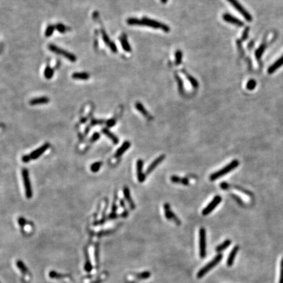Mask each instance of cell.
I'll return each mask as SVG.
<instances>
[{
  "label": "cell",
  "instance_id": "5",
  "mask_svg": "<svg viewBox=\"0 0 283 283\" xmlns=\"http://www.w3.org/2000/svg\"><path fill=\"white\" fill-rule=\"evenodd\" d=\"M22 176L23 179L24 187H25L26 197L28 199H30L32 197V190L30 184L29 174H28V170L26 168H23L22 171Z\"/></svg>",
  "mask_w": 283,
  "mask_h": 283
},
{
  "label": "cell",
  "instance_id": "31",
  "mask_svg": "<svg viewBox=\"0 0 283 283\" xmlns=\"http://www.w3.org/2000/svg\"><path fill=\"white\" fill-rule=\"evenodd\" d=\"M54 75V70L53 69H52L49 66L45 68V71H44V76L46 79H50L52 77H53Z\"/></svg>",
  "mask_w": 283,
  "mask_h": 283
},
{
  "label": "cell",
  "instance_id": "7",
  "mask_svg": "<svg viewBox=\"0 0 283 283\" xmlns=\"http://www.w3.org/2000/svg\"><path fill=\"white\" fill-rule=\"evenodd\" d=\"M107 207H108V201L106 199L102 200L100 202V206H99V209L96 214V218H97L96 224H101L104 222Z\"/></svg>",
  "mask_w": 283,
  "mask_h": 283
},
{
  "label": "cell",
  "instance_id": "29",
  "mask_svg": "<svg viewBox=\"0 0 283 283\" xmlns=\"http://www.w3.org/2000/svg\"><path fill=\"white\" fill-rule=\"evenodd\" d=\"M17 266L23 275H26L28 273H29V270H28V267L25 266V264L22 261L18 260L17 262Z\"/></svg>",
  "mask_w": 283,
  "mask_h": 283
},
{
  "label": "cell",
  "instance_id": "21",
  "mask_svg": "<svg viewBox=\"0 0 283 283\" xmlns=\"http://www.w3.org/2000/svg\"><path fill=\"white\" fill-rule=\"evenodd\" d=\"M102 132L103 134H104L105 135H106L107 137L108 138H110L114 144H118V142H119V139H118V138L117 137V136L113 134L111 132H110L108 129H106V128L102 129Z\"/></svg>",
  "mask_w": 283,
  "mask_h": 283
},
{
  "label": "cell",
  "instance_id": "43",
  "mask_svg": "<svg viewBox=\"0 0 283 283\" xmlns=\"http://www.w3.org/2000/svg\"><path fill=\"white\" fill-rule=\"evenodd\" d=\"M248 34H249V28L247 27L246 29L244 30V32H243V36H242V40H246L247 38H248Z\"/></svg>",
  "mask_w": 283,
  "mask_h": 283
},
{
  "label": "cell",
  "instance_id": "51",
  "mask_svg": "<svg viewBox=\"0 0 283 283\" xmlns=\"http://www.w3.org/2000/svg\"><path fill=\"white\" fill-rule=\"evenodd\" d=\"M161 2H162L163 3H167V2L168 0H161Z\"/></svg>",
  "mask_w": 283,
  "mask_h": 283
},
{
  "label": "cell",
  "instance_id": "1",
  "mask_svg": "<svg viewBox=\"0 0 283 283\" xmlns=\"http://www.w3.org/2000/svg\"><path fill=\"white\" fill-rule=\"evenodd\" d=\"M239 165V161L237 159H235L233 161H232L230 163H229L228 165H226L225 167H224L223 168H221L218 171H217L216 172L212 173L211 175L210 176V181H215L216 180H218V178L220 177L223 176L225 174H228L229 172H232L233 171L234 169H235Z\"/></svg>",
  "mask_w": 283,
  "mask_h": 283
},
{
  "label": "cell",
  "instance_id": "41",
  "mask_svg": "<svg viewBox=\"0 0 283 283\" xmlns=\"http://www.w3.org/2000/svg\"><path fill=\"white\" fill-rule=\"evenodd\" d=\"M94 256H95V260L96 263L98 265L99 263V248H98V244H96L95 247V250H94Z\"/></svg>",
  "mask_w": 283,
  "mask_h": 283
},
{
  "label": "cell",
  "instance_id": "27",
  "mask_svg": "<svg viewBox=\"0 0 283 283\" xmlns=\"http://www.w3.org/2000/svg\"><path fill=\"white\" fill-rule=\"evenodd\" d=\"M231 244H232V240L229 239L225 240V241H224L222 243L217 246V247L216 248V251L218 252H220L221 251H223L225 249L228 248Z\"/></svg>",
  "mask_w": 283,
  "mask_h": 283
},
{
  "label": "cell",
  "instance_id": "11",
  "mask_svg": "<svg viewBox=\"0 0 283 283\" xmlns=\"http://www.w3.org/2000/svg\"><path fill=\"white\" fill-rule=\"evenodd\" d=\"M49 147H50V144L49 143H46L44 145H41V147H40L39 148H37L36 150H34V152H32L29 155L30 159L34 160V159H36L37 158H39V157L40 156V155H41L42 154H43L47 149H48L49 148Z\"/></svg>",
  "mask_w": 283,
  "mask_h": 283
},
{
  "label": "cell",
  "instance_id": "19",
  "mask_svg": "<svg viewBox=\"0 0 283 283\" xmlns=\"http://www.w3.org/2000/svg\"><path fill=\"white\" fill-rule=\"evenodd\" d=\"M49 102V98L46 96H41L33 98L30 101V104L32 106H36L38 104H43Z\"/></svg>",
  "mask_w": 283,
  "mask_h": 283
},
{
  "label": "cell",
  "instance_id": "12",
  "mask_svg": "<svg viewBox=\"0 0 283 283\" xmlns=\"http://www.w3.org/2000/svg\"><path fill=\"white\" fill-rule=\"evenodd\" d=\"M144 161L143 160L138 159L136 162V172H137L138 180L140 182H143L145 180V174L143 172Z\"/></svg>",
  "mask_w": 283,
  "mask_h": 283
},
{
  "label": "cell",
  "instance_id": "8",
  "mask_svg": "<svg viewBox=\"0 0 283 283\" xmlns=\"http://www.w3.org/2000/svg\"><path fill=\"white\" fill-rule=\"evenodd\" d=\"M228 1L232 5V6L234 7L235 9H237V10L241 14V15L243 16V17L248 22H251L252 21V17L251 16V14H250L246 9H245L243 6L242 5H240L239 2L237 1V0H228Z\"/></svg>",
  "mask_w": 283,
  "mask_h": 283
},
{
  "label": "cell",
  "instance_id": "15",
  "mask_svg": "<svg viewBox=\"0 0 283 283\" xmlns=\"http://www.w3.org/2000/svg\"><path fill=\"white\" fill-rule=\"evenodd\" d=\"M282 65H283V55L279 59H277L270 68H268V70H267L268 74H273L275 72V71H277L278 69H279Z\"/></svg>",
  "mask_w": 283,
  "mask_h": 283
},
{
  "label": "cell",
  "instance_id": "10",
  "mask_svg": "<svg viewBox=\"0 0 283 283\" xmlns=\"http://www.w3.org/2000/svg\"><path fill=\"white\" fill-rule=\"evenodd\" d=\"M164 209L165 217H166V218L167 220L173 221L174 222H175L177 225H180L181 224L180 219H179L176 216V214L172 211L171 206H170L168 203H165L164 205Z\"/></svg>",
  "mask_w": 283,
  "mask_h": 283
},
{
  "label": "cell",
  "instance_id": "3",
  "mask_svg": "<svg viewBox=\"0 0 283 283\" xmlns=\"http://www.w3.org/2000/svg\"><path fill=\"white\" fill-rule=\"evenodd\" d=\"M141 26H146L151 27L155 29H161L165 32H168L170 31V28L168 26L164 25L163 23L159 22L157 21L150 19V18L143 17L141 19Z\"/></svg>",
  "mask_w": 283,
  "mask_h": 283
},
{
  "label": "cell",
  "instance_id": "25",
  "mask_svg": "<svg viewBox=\"0 0 283 283\" xmlns=\"http://www.w3.org/2000/svg\"><path fill=\"white\" fill-rule=\"evenodd\" d=\"M72 77L74 79L87 80L90 77V75L87 72H75L72 74Z\"/></svg>",
  "mask_w": 283,
  "mask_h": 283
},
{
  "label": "cell",
  "instance_id": "37",
  "mask_svg": "<svg viewBox=\"0 0 283 283\" xmlns=\"http://www.w3.org/2000/svg\"><path fill=\"white\" fill-rule=\"evenodd\" d=\"M101 33H102V39H103V40H104V43H105L107 45L109 46V45L110 44V43H111V41H110V38H109V37H108V36L107 35L106 32L104 30H102Z\"/></svg>",
  "mask_w": 283,
  "mask_h": 283
},
{
  "label": "cell",
  "instance_id": "42",
  "mask_svg": "<svg viewBox=\"0 0 283 283\" xmlns=\"http://www.w3.org/2000/svg\"><path fill=\"white\" fill-rule=\"evenodd\" d=\"M279 283H283V258L281 262V270H280V277Z\"/></svg>",
  "mask_w": 283,
  "mask_h": 283
},
{
  "label": "cell",
  "instance_id": "44",
  "mask_svg": "<svg viewBox=\"0 0 283 283\" xmlns=\"http://www.w3.org/2000/svg\"><path fill=\"white\" fill-rule=\"evenodd\" d=\"M115 123H116V121L115 119H114V118H112V119H110V120H108L107 122H106V124L108 125V126H109V127H111L114 126L115 124Z\"/></svg>",
  "mask_w": 283,
  "mask_h": 283
},
{
  "label": "cell",
  "instance_id": "20",
  "mask_svg": "<svg viewBox=\"0 0 283 283\" xmlns=\"http://www.w3.org/2000/svg\"><path fill=\"white\" fill-rule=\"evenodd\" d=\"M119 40H120V42H121V44L123 49L125 51L130 52L132 51L130 45L129 43L128 40H127L126 36H125L124 34L123 36H121L119 37Z\"/></svg>",
  "mask_w": 283,
  "mask_h": 283
},
{
  "label": "cell",
  "instance_id": "30",
  "mask_svg": "<svg viewBox=\"0 0 283 283\" xmlns=\"http://www.w3.org/2000/svg\"><path fill=\"white\" fill-rule=\"evenodd\" d=\"M151 275H152V274H151V273L149 271H145L137 273V274L135 275V277L139 280H144V279H149V278L151 277Z\"/></svg>",
  "mask_w": 283,
  "mask_h": 283
},
{
  "label": "cell",
  "instance_id": "39",
  "mask_svg": "<svg viewBox=\"0 0 283 283\" xmlns=\"http://www.w3.org/2000/svg\"><path fill=\"white\" fill-rule=\"evenodd\" d=\"M175 77H176V81L178 82V85L179 91H180V92H182L183 91V85L182 80V79H181L180 77L178 76V75H175Z\"/></svg>",
  "mask_w": 283,
  "mask_h": 283
},
{
  "label": "cell",
  "instance_id": "48",
  "mask_svg": "<svg viewBox=\"0 0 283 283\" xmlns=\"http://www.w3.org/2000/svg\"><path fill=\"white\" fill-rule=\"evenodd\" d=\"M30 156L29 155H25V156H23L22 157V161L25 162V163H28V161H30Z\"/></svg>",
  "mask_w": 283,
  "mask_h": 283
},
{
  "label": "cell",
  "instance_id": "16",
  "mask_svg": "<svg viewBox=\"0 0 283 283\" xmlns=\"http://www.w3.org/2000/svg\"><path fill=\"white\" fill-rule=\"evenodd\" d=\"M239 245H236V246L234 247V248L232 249V251H231V252L229 254V256L227 259V266L228 267H231L234 262V259L237 256V254L239 252Z\"/></svg>",
  "mask_w": 283,
  "mask_h": 283
},
{
  "label": "cell",
  "instance_id": "23",
  "mask_svg": "<svg viewBox=\"0 0 283 283\" xmlns=\"http://www.w3.org/2000/svg\"><path fill=\"white\" fill-rule=\"evenodd\" d=\"M49 276L51 279H63L68 277H71V276L68 274H62V273H57L55 271H51L49 273Z\"/></svg>",
  "mask_w": 283,
  "mask_h": 283
},
{
  "label": "cell",
  "instance_id": "35",
  "mask_svg": "<svg viewBox=\"0 0 283 283\" xmlns=\"http://www.w3.org/2000/svg\"><path fill=\"white\" fill-rule=\"evenodd\" d=\"M55 28L56 30H57L60 33H65L68 30V28L61 23H58L57 25H56Z\"/></svg>",
  "mask_w": 283,
  "mask_h": 283
},
{
  "label": "cell",
  "instance_id": "6",
  "mask_svg": "<svg viewBox=\"0 0 283 283\" xmlns=\"http://www.w3.org/2000/svg\"><path fill=\"white\" fill-rule=\"evenodd\" d=\"M199 254L202 259L206 256V235L205 228H201L199 230Z\"/></svg>",
  "mask_w": 283,
  "mask_h": 283
},
{
  "label": "cell",
  "instance_id": "36",
  "mask_svg": "<svg viewBox=\"0 0 283 283\" xmlns=\"http://www.w3.org/2000/svg\"><path fill=\"white\" fill-rule=\"evenodd\" d=\"M102 162H96V163H93L91 165V171L93 172H98L99 170H100V167L102 166Z\"/></svg>",
  "mask_w": 283,
  "mask_h": 283
},
{
  "label": "cell",
  "instance_id": "22",
  "mask_svg": "<svg viewBox=\"0 0 283 283\" xmlns=\"http://www.w3.org/2000/svg\"><path fill=\"white\" fill-rule=\"evenodd\" d=\"M135 107L136 109L138 110V111L140 113H141L145 117L148 118V119H151V118H152L150 114H149V112L145 110V108L144 107L142 104H141L140 102H136L135 104Z\"/></svg>",
  "mask_w": 283,
  "mask_h": 283
},
{
  "label": "cell",
  "instance_id": "4",
  "mask_svg": "<svg viewBox=\"0 0 283 283\" xmlns=\"http://www.w3.org/2000/svg\"><path fill=\"white\" fill-rule=\"evenodd\" d=\"M48 48L51 52H53V53L56 55H59L64 56L66 58L69 60L70 61H71V62H74L77 60V57L75 55L70 53V52L61 49L59 47H57L54 44H50L48 47Z\"/></svg>",
  "mask_w": 283,
  "mask_h": 283
},
{
  "label": "cell",
  "instance_id": "45",
  "mask_svg": "<svg viewBox=\"0 0 283 283\" xmlns=\"http://www.w3.org/2000/svg\"><path fill=\"white\" fill-rule=\"evenodd\" d=\"M109 47H110V49L111 50L112 52H114V53H116V52L117 51V46L114 43V42H111L110 44L109 45Z\"/></svg>",
  "mask_w": 283,
  "mask_h": 283
},
{
  "label": "cell",
  "instance_id": "33",
  "mask_svg": "<svg viewBox=\"0 0 283 283\" xmlns=\"http://www.w3.org/2000/svg\"><path fill=\"white\" fill-rule=\"evenodd\" d=\"M126 22L129 25L141 26V19H138L137 18H129L127 19Z\"/></svg>",
  "mask_w": 283,
  "mask_h": 283
},
{
  "label": "cell",
  "instance_id": "2",
  "mask_svg": "<svg viewBox=\"0 0 283 283\" xmlns=\"http://www.w3.org/2000/svg\"><path fill=\"white\" fill-rule=\"evenodd\" d=\"M222 258L223 255L221 254H219L218 255H216L209 263H207L205 266L202 267L201 270L198 271L197 275L198 279H201L202 277H204L207 273L218 265L221 259H222Z\"/></svg>",
  "mask_w": 283,
  "mask_h": 283
},
{
  "label": "cell",
  "instance_id": "28",
  "mask_svg": "<svg viewBox=\"0 0 283 283\" xmlns=\"http://www.w3.org/2000/svg\"><path fill=\"white\" fill-rule=\"evenodd\" d=\"M182 72L185 74L186 75V77H187V80L189 81L190 82V83L191 84V85L194 87V88H197L198 87V86H199V83H198V81H197V80L193 77H192L191 75H190L189 74H187L185 70H182Z\"/></svg>",
  "mask_w": 283,
  "mask_h": 283
},
{
  "label": "cell",
  "instance_id": "47",
  "mask_svg": "<svg viewBox=\"0 0 283 283\" xmlns=\"http://www.w3.org/2000/svg\"><path fill=\"white\" fill-rule=\"evenodd\" d=\"M99 137H100V136H99V134L98 133H94L92 136V137L91 138V141L92 142H94V141H96V140H98L99 138Z\"/></svg>",
  "mask_w": 283,
  "mask_h": 283
},
{
  "label": "cell",
  "instance_id": "50",
  "mask_svg": "<svg viewBox=\"0 0 283 283\" xmlns=\"http://www.w3.org/2000/svg\"><path fill=\"white\" fill-rule=\"evenodd\" d=\"M104 281V279H102V278H98V279L96 280H95L94 281H93L91 283H101Z\"/></svg>",
  "mask_w": 283,
  "mask_h": 283
},
{
  "label": "cell",
  "instance_id": "24",
  "mask_svg": "<svg viewBox=\"0 0 283 283\" xmlns=\"http://www.w3.org/2000/svg\"><path fill=\"white\" fill-rule=\"evenodd\" d=\"M85 270L87 272H91L92 270V265L91 262L90 257L87 250H85Z\"/></svg>",
  "mask_w": 283,
  "mask_h": 283
},
{
  "label": "cell",
  "instance_id": "17",
  "mask_svg": "<svg viewBox=\"0 0 283 283\" xmlns=\"http://www.w3.org/2000/svg\"><path fill=\"white\" fill-rule=\"evenodd\" d=\"M130 146V143L129 141H125V142L122 144L121 147L117 150V152L114 155V159H117L118 157H121V155L123 154L128 149Z\"/></svg>",
  "mask_w": 283,
  "mask_h": 283
},
{
  "label": "cell",
  "instance_id": "18",
  "mask_svg": "<svg viewBox=\"0 0 283 283\" xmlns=\"http://www.w3.org/2000/svg\"><path fill=\"white\" fill-rule=\"evenodd\" d=\"M123 194H124V197L125 198V200L127 201V202H128V204H129V205L130 206V208L131 209H135L134 202L133 201V199H132V197L130 196L129 189L127 187H124V189H123Z\"/></svg>",
  "mask_w": 283,
  "mask_h": 283
},
{
  "label": "cell",
  "instance_id": "34",
  "mask_svg": "<svg viewBox=\"0 0 283 283\" xmlns=\"http://www.w3.org/2000/svg\"><path fill=\"white\" fill-rule=\"evenodd\" d=\"M55 29H56L55 26H54V25H49L48 26H47V28H46V30H45V37H51L52 35L53 34L54 31H55Z\"/></svg>",
  "mask_w": 283,
  "mask_h": 283
},
{
  "label": "cell",
  "instance_id": "13",
  "mask_svg": "<svg viewBox=\"0 0 283 283\" xmlns=\"http://www.w3.org/2000/svg\"><path fill=\"white\" fill-rule=\"evenodd\" d=\"M165 157H166V156H165L164 155H161L157 158L155 159L154 161L149 164V166L148 167L147 170H146L145 175H149V174L152 173V171H154V169L156 168L160 163L164 161Z\"/></svg>",
  "mask_w": 283,
  "mask_h": 283
},
{
  "label": "cell",
  "instance_id": "38",
  "mask_svg": "<svg viewBox=\"0 0 283 283\" xmlns=\"http://www.w3.org/2000/svg\"><path fill=\"white\" fill-rule=\"evenodd\" d=\"M176 65H180L182 62V53L181 51H177L176 52Z\"/></svg>",
  "mask_w": 283,
  "mask_h": 283
},
{
  "label": "cell",
  "instance_id": "40",
  "mask_svg": "<svg viewBox=\"0 0 283 283\" xmlns=\"http://www.w3.org/2000/svg\"><path fill=\"white\" fill-rule=\"evenodd\" d=\"M256 82L255 80L251 79L247 83V88L248 89V90H253V89L256 87Z\"/></svg>",
  "mask_w": 283,
  "mask_h": 283
},
{
  "label": "cell",
  "instance_id": "32",
  "mask_svg": "<svg viewBox=\"0 0 283 283\" xmlns=\"http://www.w3.org/2000/svg\"><path fill=\"white\" fill-rule=\"evenodd\" d=\"M266 46L265 44H262L260 46H259V48L256 51L255 55L258 60H259L261 58V57L264 53V51H265L266 49Z\"/></svg>",
  "mask_w": 283,
  "mask_h": 283
},
{
  "label": "cell",
  "instance_id": "9",
  "mask_svg": "<svg viewBox=\"0 0 283 283\" xmlns=\"http://www.w3.org/2000/svg\"><path fill=\"white\" fill-rule=\"evenodd\" d=\"M221 201V197L219 195H217L214 197V199L210 202V203L207 205L205 208L202 210V214L204 216H206L214 210L216 209L217 206H218Z\"/></svg>",
  "mask_w": 283,
  "mask_h": 283
},
{
  "label": "cell",
  "instance_id": "46",
  "mask_svg": "<svg viewBox=\"0 0 283 283\" xmlns=\"http://www.w3.org/2000/svg\"><path fill=\"white\" fill-rule=\"evenodd\" d=\"M104 123L103 120H97V119H92L91 121V124L92 125H95L96 124H102Z\"/></svg>",
  "mask_w": 283,
  "mask_h": 283
},
{
  "label": "cell",
  "instance_id": "26",
  "mask_svg": "<svg viewBox=\"0 0 283 283\" xmlns=\"http://www.w3.org/2000/svg\"><path fill=\"white\" fill-rule=\"evenodd\" d=\"M171 180L172 182H174L175 183H181L182 184L185 185V186L189 185V183H190V182H189V180L187 178H182L178 177L177 176H172L171 177Z\"/></svg>",
  "mask_w": 283,
  "mask_h": 283
},
{
  "label": "cell",
  "instance_id": "49",
  "mask_svg": "<svg viewBox=\"0 0 283 283\" xmlns=\"http://www.w3.org/2000/svg\"><path fill=\"white\" fill-rule=\"evenodd\" d=\"M228 183H225V182H222L221 183V185H220V187L223 189V190H227V188L228 187Z\"/></svg>",
  "mask_w": 283,
  "mask_h": 283
},
{
  "label": "cell",
  "instance_id": "14",
  "mask_svg": "<svg viewBox=\"0 0 283 283\" xmlns=\"http://www.w3.org/2000/svg\"><path fill=\"white\" fill-rule=\"evenodd\" d=\"M223 19L225 22L233 24V25H235L238 26H243L244 25V22L243 21L228 13L224 14L223 15Z\"/></svg>",
  "mask_w": 283,
  "mask_h": 283
}]
</instances>
